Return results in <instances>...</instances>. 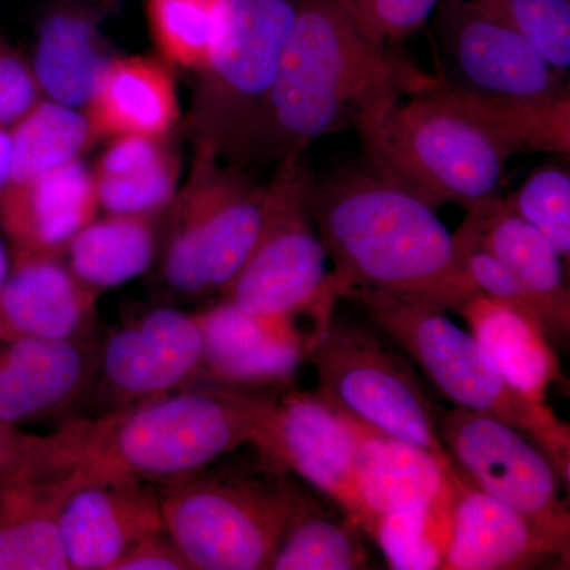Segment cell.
I'll return each instance as SVG.
<instances>
[{
    "mask_svg": "<svg viewBox=\"0 0 570 570\" xmlns=\"http://www.w3.org/2000/svg\"><path fill=\"white\" fill-rule=\"evenodd\" d=\"M163 214H108L82 227L63 261L82 284L102 292L148 272L159 246Z\"/></svg>",
    "mask_w": 570,
    "mask_h": 570,
    "instance_id": "27",
    "label": "cell"
},
{
    "mask_svg": "<svg viewBox=\"0 0 570 570\" xmlns=\"http://www.w3.org/2000/svg\"><path fill=\"white\" fill-rule=\"evenodd\" d=\"M202 355L204 335L197 314L157 307L122 325L99 348L96 384L105 397V412L197 384Z\"/></svg>",
    "mask_w": 570,
    "mask_h": 570,
    "instance_id": "11",
    "label": "cell"
},
{
    "mask_svg": "<svg viewBox=\"0 0 570 570\" xmlns=\"http://www.w3.org/2000/svg\"><path fill=\"white\" fill-rule=\"evenodd\" d=\"M356 430L318 392L285 390L253 445L277 474L294 472L337 502L358 528Z\"/></svg>",
    "mask_w": 570,
    "mask_h": 570,
    "instance_id": "12",
    "label": "cell"
},
{
    "mask_svg": "<svg viewBox=\"0 0 570 570\" xmlns=\"http://www.w3.org/2000/svg\"><path fill=\"white\" fill-rule=\"evenodd\" d=\"M73 489L43 463L37 442L24 463L0 479V570H70L59 510Z\"/></svg>",
    "mask_w": 570,
    "mask_h": 570,
    "instance_id": "21",
    "label": "cell"
},
{
    "mask_svg": "<svg viewBox=\"0 0 570 570\" xmlns=\"http://www.w3.org/2000/svg\"><path fill=\"white\" fill-rule=\"evenodd\" d=\"M441 0H343L367 39L374 43L403 39L419 32Z\"/></svg>",
    "mask_w": 570,
    "mask_h": 570,
    "instance_id": "35",
    "label": "cell"
},
{
    "mask_svg": "<svg viewBox=\"0 0 570 570\" xmlns=\"http://www.w3.org/2000/svg\"><path fill=\"white\" fill-rule=\"evenodd\" d=\"M102 13L80 3H61L37 29L31 62L40 91L52 102L86 108L105 67L115 56L102 29Z\"/></svg>",
    "mask_w": 570,
    "mask_h": 570,
    "instance_id": "24",
    "label": "cell"
},
{
    "mask_svg": "<svg viewBox=\"0 0 570 570\" xmlns=\"http://www.w3.org/2000/svg\"><path fill=\"white\" fill-rule=\"evenodd\" d=\"M132 479L91 480L70 491L59 532L70 570H115L140 540L165 530L159 490Z\"/></svg>",
    "mask_w": 570,
    "mask_h": 570,
    "instance_id": "15",
    "label": "cell"
},
{
    "mask_svg": "<svg viewBox=\"0 0 570 570\" xmlns=\"http://www.w3.org/2000/svg\"><path fill=\"white\" fill-rule=\"evenodd\" d=\"M531 41L554 70L570 69V0H475Z\"/></svg>",
    "mask_w": 570,
    "mask_h": 570,
    "instance_id": "34",
    "label": "cell"
},
{
    "mask_svg": "<svg viewBox=\"0 0 570 570\" xmlns=\"http://www.w3.org/2000/svg\"><path fill=\"white\" fill-rule=\"evenodd\" d=\"M97 363L91 337L0 341V420L21 426L70 411L96 382Z\"/></svg>",
    "mask_w": 570,
    "mask_h": 570,
    "instance_id": "16",
    "label": "cell"
},
{
    "mask_svg": "<svg viewBox=\"0 0 570 570\" xmlns=\"http://www.w3.org/2000/svg\"><path fill=\"white\" fill-rule=\"evenodd\" d=\"M13 163V145H11L10 130L0 129V193L9 183Z\"/></svg>",
    "mask_w": 570,
    "mask_h": 570,
    "instance_id": "39",
    "label": "cell"
},
{
    "mask_svg": "<svg viewBox=\"0 0 570 570\" xmlns=\"http://www.w3.org/2000/svg\"><path fill=\"white\" fill-rule=\"evenodd\" d=\"M36 434L26 433L21 426L0 420V479L24 463L37 442Z\"/></svg>",
    "mask_w": 570,
    "mask_h": 570,
    "instance_id": "38",
    "label": "cell"
},
{
    "mask_svg": "<svg viewBox=\"0 0 570 570\" xmlns=\"http://www.w3.org/2000/svg\"><path fill=\"white\" fill-rule=\"evenodd\" d=\"M442 51L453 85L499 97H551L570 92L564 73L538 48L475 0H441L436 11Z\"/></svg>",
    "mask_w": 570,
    "mask_h": 570,
    "instance_id": "13",
    "label": "cell"
},
{
    "mask_svg": "<svg viewBox=\"0 0 570 570\" xmlns=\"http://www.w3.org/2000/svg\"><path fill=\"white\" fill-rule=\"evenodd\" d=\"M367 551L358 528L346 520L336 523L318 509L302 517L281 542L272 570H355L367 569Z\"/></svg>",
    "mask_w": 570,
    "mask_h": 570,
    "instance_id": "32",
    "label": "cell"
},
{
    "mask_svg": "<svg viewBox=\"0 0 570 570\" xmlns=\"http://www.w3.org/2000/svg\"><path fill=\"white\" fill-rule=\"evenodd\" d=\"M464 223L480 245L501 262L527 288L538 306L549 340L570 335V291L564 258L539 230L517 216L504 197L491 198L466 212ZM568 265V264H566Z\"/></svg>",
    "mask_w": 570,
    "mask_h": 570,
    "instance_id": "20",
    "label": "cell"
},
{
    "mask_svg": "<svg viewBox=\"0 0 570 570\" xmlns=\"http://www.w3.org/2000/svg\"><path fill=\"white\" fill-rule=\"evenodd\" d=\"M354 422L355 491L358 530L371 534L374 523L390 513L430 504L461 475L417 445Z\"/></svg>",
    "mask_w": 570,
    "mask_h": 570,
    "instance_id": "22",
    "label": "cell"
},
{
    "mask_svg": "<svg viewBox=\"0 0 570 570\" xmlns=\"http://www.w3.org/2000/svg\"><path fill=\"white\" fill-rule=\"evenodd\" d=\"M170 67L154 56H115L86 105L97 140L170 134L181 118Z\"/></svg>",
    "mask_w": 570,
    "mask_h": 570,
    "instance_id": "23",
    "label": "cell"
},
{
    "mask_svg": "<svg viewBox=\"0 0 570 570\" xmlns=\"http://www.w3.org/2000/svg\"><path fill=\"white\" fill-rule=\"evenodd\" d=\"M92 174L108 214H163L178 194L181 164L170 134L122 135L112 138Z\"/></svg>",
    "mask_w": 570,
    "mask_h": 570,
    "instance_id": "25",
    "label": "cell"
},
{
    "mask_svg": "<svg viewBox=\"0 0 570 570\" xmlns=\"http://www.w3.org/2000/svg\"><path fill=\"white\" fill-rule=\"evenodd\" d=\"M11 262L9 254H7L6 246H3L2 239H0V288L9 277Z\"/></svg>",
    "mask_w": 570,
    "mask_h": 570,
    "instance_id": "40",
    "label": "cell"
},
{
    "mask_svg": "<svg viewBox=\"0 0 570 570\" xmlns=\"http://www.w3.org/2000/svg\"><path fill=\"white\" fill-rule=\"evenodd\" d=\"M307 206L341 299L371 288L456 314L480 294L436 208L403 184L370 167L340 170L313 179Z\"/></svg>",
    "mask_w": 570,
    "mask_h": 570,
    "instance_id": "2",
    "label": "cell"
},
{
    "mask_svg": "<svg viewBox=\"0 0 570 570\" xmlns=\"http://www.w3.org/2000/svg\"><path fill=\"white\" fill-rule=\"evenodd\" d=\"M100 295L70 272L63 255L11 258L0 288V341L91 337Z\"/></svg>",
    "mask_w": 570,
    "mask_h": 570,
    "instance_id": "18",
    "label": "cell"
},
{
    "mask_svg": "<svg viewBox=\"0 0 570 570\" xmlns=\"http://www.w3.org/2000/svg\"><path fill=\"white\" fill-rule=\"evenodd\" d=\"M456 316L513 389L531 400H546L560 366L542 326L482 294L469 298Z\"/></svg>",
    "mask_w": 570,
    "mask_h": 570,
    "instance_id": "26",
    "label": "cell"
},
{
    "mask_svg": "<svg viewBox=\"0 0 570 570\" xmlns=\"http://www.w3.org/2000/svg\"><path fill=\"white\" fill-rule=\"evenodd\" d=\"M355 130L371 170L436 209L453 204L471 212L501 195L513 156L464 89L445 80L371 112Z\"/></svg>",
    "mask_w": 570,
    "mask_h": 570,
    "instance_id": "4",
    "label": "cell"
},
{
    "mask_svg": "<svg viewBox=\"0 0 570 570\" xmlns=\"http://www.w3.org/2000/svg\"><path fill=\"white\" fill-rule=\"evenodd\" d=\"M13 163L9 183L31 181L80 159L97 140L85 111L41 99L10 129Z\"/></svg>",
    "mask_w": 570,
    "mask_h": 570,
    "instance_id": "28",
    "label": "cell"
},
{
    "mask_svg": "<svg viewBox=\"0 0 570 570\" xmlns=\"http://www.w3.org/2000/svg\"><path fill=\"white\" fill-rule=\"evenodd\" d=\"M115 570H193L167 530L140 540Z\"/></svg>",
    "mask_w": 570,
    "mask_h": 570,
    "instance_id": "37",
    "label": "cell"
},
{
    "mask_svg": "<svg viewBox=\"0 0 570 570\" xmlns=\"http://www.w3.org/2000/svg\"><path fill=\"white\" fill-rule=\"evenodd\" d=\"M99 208L96 179L81 159L31 181L7 184L0 193V228L11 258L63 255Z\"/></svg>",
    "mask_w": 570,
    "mask_h": 570,
    "instance_id": "19",
    "label": "cell"
},
{
    "mask_svg": "<svg viewBox=\"0 0 570 570\" xmlns=\"http://www.w3.org/2000/svg\"><path fill=\"white\" fill-rule=\"evenodd\" d=\"M439 82L387 45L367 39L343 0H299L243 168L303 156L317 138L355 130L371 112Z\"/></svg>",
    "mask_w": 570,
    "mask_h": 570,
    "instance_id": "1",
    "label": "cell"
},
{
    "mask_svg": "<svg viewBox=\"0 0 570 570\" xmlns=\"http://www.w3.org/2000/svg\"><path fill=\"white\" fill-rule=\"evenodd\" d=\"M31 62L0 40V129L10 130L41 100Z\"/></svg>",
    "mask_w": 570,
    "mask_h": 570,
    "instance_id": "36",
    "label": "cell"
},
{
    "mask_svg": "<svg viewBox=\"0 0 570 570\" xmlns=\"http://www.w3.org/2000/svg\"><path fill=\"white\" fill-rule=\"evenodd\" d=\"M517 216L557 247L569 264L570 257V175L568 167L546 164L535 167L523 183L504 197Z\"/></svg>",
    "mask_w": 570,
    "mask_h": 570,
    "instance_id": "33",
    "label": "cell"
},
{
    "mask_svg": "<svg viewBox=\"0 0 570 570\" xmlns=\"http://www.w3.org/2000/svg\"><path fill=\"white\" fill-rule=\"evenodd\" d=\"M299 0H220L209 61L198 73L186 132L195 149L243 168L279 70Z\"/></svg>",
    "mask_w": 570,
    "mask_h": 570,
    "instance_id": "7",
    "label": "cell"
},
{
    "mask_svg": "<svg viewBox=\"0 0 570 570\" xmlns=\"http://www.w3.org/2000/svg\"><path fill=\"white\" fill-rule=\"evenodd\" d=\"M277 397L200 382L137 406L67 420L47 436L48 449L77 487L105 479L165 485L254 444Z\"/></svg>",
    "mask_w": 570,
    "mask_h": 570,
    "instance_id": "3",
    "label": "cell"
},
{
    "mask_svg": "<svg viewBox=\"0 0 570 570\" xmlns=\"http://www.w3.org/2000/svg\"><path fill=\"white\" fill-rule=\"evenodd\" d=\"M464 92L513 156L521 153L569 156L570 92L551 97L485 96L468 89Z\"/></svg>",
    "mask_w": 570,
    "mask_h": 570,
    "instance_id": "30",
    "label": "cell"
},
{
    "mask_svg": "<svg viewBox=\"0 0 570 570\" xmlns=\"http://www.w3.org/2000/svg\"><path fill=\"white\" fill-rule=\"evenodd\" d=\"M570 540L464 482L456 498L444 570L569 568Z\"/></svg>",
    "mask_w": 570,
    "mask_h": 570,
    "instance_id": "17",
    "label": "cell"
},
{
    "mask_svg": "<svg viewBox=\"0 0 570 570\" xmlns=\"http://www.w3.org/2000/svg\"><path fill=\"white\" fill-rule=\"evenodd\" d=\"M346 298L403 348L453 406L480 412L515 428L551 461L566 487L570 480V428L543 401L531 400L502 377L471 333L438 307L407 302L371 288Z\"/></svg>",
    "mask_w": 570,
    "mask_h": 570,
    "instance_id": "5",
    "label": "cell"
},
{
    "mask_svg": "<svg viewBox=\"0 0 570 570\" xmlns=\"http://www.w3.org/2000/svg\"><path fill=\"white\" fill-rule=\"evenodd\" d=\"M464 482L463 475H456L430 504L390 513L374 523L370 535L381 547L390 569H442Z\"/></svg>",
    "mask_w": 570,
    "mask_h": 570,
    "instance_id": "29",
    "label": "cell"
},
{
    "mask_svg": "<svg viewBox=\"0 0 570 570\" xmlns=\"http://www.w3.org/2000/svg\"><path fill=\"white\" fill-rule=\"evenodd\" d=\"M197 314L204 355L197 384L281 395L309 354L298 326L250 316L223 302Z\"/></svg>",
    "mask_w": 570,
    "mask_h": 570,
    "instance_id": "14",
    "label": "cell"
},
{
    "mask_svg": "<svg viewBox=\"0 0 570 570\" xmlns=\"http://www.w3.org/2000/svg\"><path fill=\"white\" fill-rule=\"evenodd\" d=\"M145 9L160 58L200 73L216 40L220 0H145Z\"/></svg>",
    "mask_w": 570,
    "mask_h": 570,
    "instance_id": "31",
    "label": "cell"
},
{
    "mask_svg": "<svg viewBox=\"0 0 570 570\" xmlns=\"http://www.w3.org/2000/svg\"><path fill=\"white\" fill-rule=\"evenodd\" d=\"M306 362L316 370L318 393L337 411L455 468L439 439L433 401L406 360L376 336L332 321Z\"/></svg>",
    "mask_w": 570,
    "mask_h": 570,
    "instance_id": "9",
    "label": "cell"
},
{
    "mask_svg": "<svg viewBox=\"0 0 570 570\" xmlns=\"http://www.w3.org/2000/svg\"><path fill=\"white\" fill-rule=\"evenodd\" d=\"M159 490L165 530L194 570H265L288 530L317 509L295 485L206 474Z\"/></svg>",
    "mask_w": 570,
    "mask_h": 570,
    "instance_id": "6",
    "label": "cell"
},
{
    "mask_svg": "<svg viewBox=\"0 0 570 570\" xmlns=\"http://www.w3.org/2000/svg\"><path fill=\"white\" fill-rule=\"evenodd\" d=\"M433 417L439 439L468 483L570 540V513L560 498V475L531 439L491 415L445 409L434 401Z\"/></svg>",
    "mask_w": 570,
    "mask_h": 570,
    "instance_id": "10",
    "label": "cell"
},
{
    "mask_svg": "<svg viewBox=\"0 0 570 570\" xmlns=\"http://www.w3.org/2000/svg\"><path fill=\"white\" fill-rule=\"evenodd\" d=\"M302 157H288L279 164L281 198L275 217L220 295L250 316L291 322L306 336L296 322L309 317L325 333L341 296L307 206L314 178Z\"/></svg>",
    "mask_w": 570,
    "mask_h": 570,
    "instance_id": "8",
    "label": "cell"
}]
</instances>
